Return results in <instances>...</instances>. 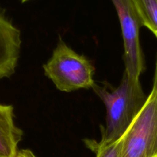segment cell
<instances>
[{
    "label": "cell",
    "mask_w": 157,
    "mask_h": 157,
    "mask_svg": "<svg viewBox=\"0 0 157 157\" xmlns=\"http://www.w3.org/2000/svg\"><path fill=\"white\" fill-rule=\"evenodd\" d=\"M92 89L104 102L107 110L106 127L103 129L101 139L117 141L122 138L147 99L140 80L130 78L124 71L117 88L95 83Z\"/></svg>",
    "instance_id": "1"
},
{
    "label": "cell",
    "mask_w": 157,
    "mask_h": 157,
    "mask_svg": "<svg viewBox=\"0 0 157 157\" xmlns=\"http://www.w3.org/2000/svg\"><path fill=\"white\" fill-rule=\"evenodd\" d=\"M43 69L44 75L62 92L92 89L95 84V69L91 62L77 53L61 38L50 59L43 65Z\"/></svg>",
    "instance_id": "2"
},
{
    "label": "cell",
    "mask_w": 157,
    "mask_h": 157,
    "mask_svg": "<svg viewBox=\"0 0 157 157\" xmlns=\"http://www.w3.org/2000/svg\"><path fill=\"white\" fill-rule=\"evenodd\" d=\"M121 157H157V90L153 87L144 107L121 138Z\"/></svg>",
    "instance_id": "3"
},
{
    "label": "cell",
    "mask_w": 157,
    "mask_h": 157,
    "mask_svg": "<svg viewBox=\"0 0 157 157\" xmlns=\"http://www.w3.org/2000/svg\"><path fill=\"white\" fill-rule=\"evenodd\" d=\"M117 12L124 45L125 72L133 78H140L145 69L140 41L142 22L133 0H111Z\"/></svg>",
    "instance_id": "4"
},
{
    "label": "cell",
    "mask_w": 157,
    "mask_h": 157,
    "mask_svg": "<svg viewBox=\"0 0 157 157\" xmlns=\"http://www.w3.org/2000/svg\"><path fill=\"white\" fill-rule=\"evenodd\" d=\"M21 45L20 30L0 13V79L14 74Z\"/></svg>",
    "instance_id": "5"
},
{
    "label": "cell",
    "mask_w": 157,
    "mask_h": 157,
    "mask_svg": "<svg viewBox=\"0 0 157 157\" xmlns=\"http://www.w3.org/2000/svg\"><path fill=\"white\" fill-rule=\"evenodd\" d=\"M23 131L15 125L14 108L0 104V157H15Z\"/></svg>",
    "instance_id": "6"
},
{
    "label": "cell",
    "mask_w": 157,
    "mask_h": 157,
    "mask_svg": "<svg viewBox=\"0 0 157 157\" xmlns=\"http://www.w3.org/2000/svg\"><path fill=\"white\" fill-rule=\"evenodd\" d=\"M143 26L148 28L157 38V0H133Z\"/></svg>",
    "instance_id": "7"
},
{
    "label": "cell",
    "mask_w": 157,
    "mask_h": 157,
    "mask_svg": "<svg viewBox=\"0 0 157 157\" xmlns=\"http://www.w3.org/2000/svg\"><path fill=\"white\" fill-rule=\"evenodd\" d=\"M84 143L94 152L96 157H121V139L114 142L101 139L99 143L93 139H86Z\"/></svg>",
    "instance_id": "8"
},
{
    "label": "cell",
    "mask_w": 157,
    "mask_h": 157,
    "mask_svg": "<svg viewBox=\"0 0 157 157\" xmlns=\"http://www.w3.org/2000/svg\"><path fill=\"white\" fill-rule=\"evenodd\" d=\"M15 157H37L30 149H21L18 151Z\"/></svg>",
    "instance_id": "9"
},
{
    "label": "cell",
    "mask_w": 157,
    "mask_h": 157,
    "mask_svg": "<svg viewBox=\"0 0 157 157\" xmlns=\"http://www.w3.org/2000/svg\"><path fill=\"white\" fill-rule=\"evenodd\" d=\"M153 88L157 90V58H156V69H155V74H154V80H153Z\"/></svg>",
    "instance_id": "10"
},
{
    "label": "cell",
    "mask_w": 157,
    "mask_h": 157,
    "mask_svg": "<svg viewBox=\"0 0 157 157\" xmlns=\"http://www.w3.org/2000/svg\"><path fill=\"white\" fill-rule=\"evenodd\" d=\"M26 1H28V0H21V2H26Z\"/></svg>",
    "instance_id": "11"
}]
</instances>
